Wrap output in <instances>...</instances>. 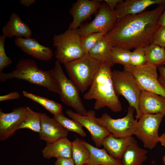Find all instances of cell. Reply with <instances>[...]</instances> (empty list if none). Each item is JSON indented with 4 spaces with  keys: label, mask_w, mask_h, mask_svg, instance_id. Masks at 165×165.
<instances>
[{
    "label": "cell",
    "mask_w": 165,
    "mask_h": 165,
    "mask_svg": "<svg viewBox=\"0 0 165 165\" xmlns=\"http://www.w3.org/2000/svg\"><path fill=\"white\" fill-rule=\"evenodd\" d=\"M147 63L144 47L135 49L131 52L130 57L131 66L138 67L142 66Z\"/></svg>",
    "instance_id": "32"
},
{
    "label": "cell",
    "mask_w": 165,
    "mask_h": 165,
    "mask_svg": "<svg viewBox=\"0 0 165 165\" xmlns=\"http://www.w3.org/2000/svg\"><path fill=\"white\" fill-rule=\"evenodd\" d=\"M53 118L68 131L76 133L83 137L86 136L83 129V126L80 123L74 119H68L63 113L54 116Z\"/></svg>",
    "instance_id": "30"
},
{
    "label": "cell",
    "mask_w": 165,
    "mask_h": 165,
    "mask_svg": "<svg viewBox=\"0 0 165 165\" xmlns=\"http://www.w3.org/2000/svg\"><path fill=\"white\" fill-rule=\"evenodd\" d=\"M113 87L117 95L122 96L136 111V119L138 120L142 115L139 106V101L142 92L135 78L129 71L124 69L112 72Z\"/></svg>",
    "instance_id": "7"
},
{
    "label": "cell",
    "mask_w": 165,
    "mask_h": 165,
    "mask_svg": "<svg viewBox=\"0 0 165 165\" xmlns=\"http://www.w3.org/2000/svg\"><path fill=\"white\" fill-rule=\"evenodd\" d=\"M65 112L68 117L79 122L88 130L91 134L92 139L97 148L102 146L104 139L110 134L95 121L94 117L95 116V113L94 111L88 112V114L86 116L69 109H67Z\"/></svg>",
    "instance_id": "12"
},
{
    "label": "cell",
    "mask_w": 165,
    "mask_h": 165,
    "mask_svg": "<svg viewBox=\"0 0 165 165\" xmlns=\"http://www.w3.org/2000/svg\"><path fill=\"white\" fill-rule=\"evenodd\" d=\"M26 107H20L14 108L10 112L5 113L0 110V140L2 141L13 135L18 130L24 119Z\"/></svg>",
    "instance_id": "13"
},
{
    "label": "cell",
    "mask_w": 165,
    "mask_h": 165,
    "mask_svg": "<svg viewBox=\"0 0 165 165\" xmlns=\"http://www.w3.org/2000/svg\"><path fill=\"white\" fill-rule=\"evenodd\" d=\"M163 165H165V155L164 156L163 158Z\"/></svg>",
    "instance_id": "42"
},
{
    "label": "cell",
    "mask_w": 165,
    "mask_h": 165,
    "mask_svg": "<svg viewBox=\"0 0 165 165\" xmlns=\"http://www.w3.org/2000/svg\"><path fill=\"white\" fill-rule=\"evenodd\" d=\"M157 24L159 27L165 26V6L164 11L159 17Z\"/></svg>",
    "instance_id": "39"
},
{
    "label": "cell",
    "mask_w": 165,
    "mask_h": 165,
    "mask_svg": "<svg viewBox=\"0 0 165 165\" xmlns=\"http://www.w3.org/2000/svg\"><path fill=\"white\" fill-rule=\"evenodd\" d=\"M112 47L104 36L90 50L88 53L91 57L101 62H111V54Z\"/></svg>",
    "instance_id": "26"
},
{
    "label": "cell",
    "mask_w": 165,
    "mask_h": 165,
    "mask_svg": "<svg viewBox=\"0 0 165 165\" xmlns=\"http://www.w3.org/2000/svg\"><path fill=\"white\" fill-rule=\"evenodd\" d=\"M102 62L87 53L80 58L63 64L70 79L83 93L93 83Z\"/></svg>",
    "instance_id": "4"
},
{
    "label": "cell",
    "mask_w": 165,
    "mask_h": 165,
    "mask_svg": "<svg viewBox=\"0 0 165 165\" xmlns=\"http://www.w3.org/2000/svg\"><path fill=\"white\" fill-rule=\"evenodd\" d=\"M164 117L160 114H142L138 121L134 135L143 143L146 148L152 149L159 142L158 131Z\"/></svg>",
    "instance_id": "9"
},
{
    "label": "cell",
    "mask_w": 165,
    "mask_h": 165,
    "mask_svg": "<svg viewBox=\"0 0 165 165\" xmlns=\"http://www.w3.org/2000/svg\"><path fill=\"white\" fill-rule=\"evenodd\" d=\"M147 151L134 141L127 147L121 159L123 165H142L147 159Z\"/></svg>",
    "instance_id": "23"
},
{
    "label": "cell",
    "mask_w": 165,
    "mask_h": 165,
    "mask_svg": "<svg viewBox=\"0 0 165 165\" xmlns=\"http://www.w3.org/2000/svg\"><path fill=\"white\" fill-rule=\"evenodd\" d=\"M43 156L47 159L72 158V142L67 137L61 138L51 143H46L42 150Z\"/></svg>",
    "instance_id": "21"
},
{
    "label": "cell",
    "mask_w": 165,
    "mask_h": 165,
    "mask_svg": "<svg viewBox=\"0 0 165 165\" xmlns=\"http://www.w3.org/2000/svg\"><path fill=\"white\" fill-rule=\"evenodd\" d=\"M121 0H105L104 1L107 4L110 9L114 10L118 4L121 1Z\"/></svg>",
    "instance_id": "38"
},
{
    "label": "cell",
    "mask_w": 165,
    "mask_h": 165,
    "mask_svg": "<svg viewBox=\"0 0 165 165\" xmlns=\"http://www.w3.org/2000/svg\"><path fill=\"white\" fill-rule=\"evenodd\" d=\"M24 96L39 104L54 116L62 113L61 105L56 101L26 91H23Z\"/></svg>",
    "instance_id": "27"
},
{
    "label": "cell",
    "mask_w": 165,
    "mask_h": 165,
    "mask_svg": "<svg viewBox=\"0 0 165 165\" xmlns=\"http://www.w3.org/2000/svg\"><path fill=\"white\" fill-rule=\"evenodd\" d=\"M40 139L47 143H53L67 136L69 131L63 127L54 118H52L44 113H41Z\"/></svg>",
    "instance_id": "14"
},
{
    "label": "cell",
    "mask_w": 165,
    "mask_h": 165,
    "mask_svg": "<svg viewBox=\"0 0 165 165\" xmlns=\"http://www.w3.org/2000/svg\"><path fill=\"white\" fill-rule=\"evenodd\" d=\"M41 123L40 113L35 112L27 107L25 118L18 129H27L39 133L41 129Z\"/></svg>",
    "instance_id": "28"
},
{
    "label": "cell",
    "mask_w": 165,
    "mask_h": 165,
    "mask_svg": "<svg viewBox=\"0 0 165 165\" xmlns=\"http://www.w3.org/2000/svg\"><path fill=\"white\" fill-rule=\"evenodd\" d=\"M94 19L89 24L77 30L82 37L96 32H108L118 20L117 13L111 10L107 5L101 4Z\"/></svg>",
    "instance_id": "11"
},
{
    "label": "cell",
    "mask_w": 165,
    "mask_h": 165,
    "mask_svg": "<svg viewBox=\"0 0 165 165\" xmlns=\"http://www.w3.org/2000/svg\"><path fill=\"white\" fill-rule=\"evenodd\" d=\"M22 80L35 85L46 88L48 90L60 94L59 85L49 72L40 69L35 61L31 59H22L18 62L16 69L9 73L0 72V80Z\"/></svg>",
    "instance_id": "3"
},
{
    "label": "cell",
    "mask_w": 165,
    "mask_h": 165,
    "mask_svg": "<svg viewBox=\"0 0 165 165\" xmlns=\"http://www.w3.org/2000/svg\"><path fill=\"white\" fill-rule=\"evenodd\" d=\"M157 69L159 71L158 81L165 90V66L163 65L159 66Z\"/></svg>",
    "instance_id": "35"
},
{
    "label": "cell",
    "mask_w": 165,
    "mask_h": 165,
    "mask_svg": "<svg viewBox=\"0 0 165 165\" xmlns=\"http://www.w3.org/2000/svg\"><path fill=\"white\" fill-rule=\"evenodd\" d=\"M55 165H75L72 158L57 159Z\"/></svg>",
    "instance_id": "37"
},
{
    "label": "cell",
    "mask_w": 165,
    "mask_h": 165,
    "mask_svg": "<svg viewBox=\"0 0 165 165\" xmlns=\"http://www.w3.org/2000/svg\"><path fill=\"white\" fill-rule=\"evenodd\" d=\"M101 4L97 0H78L70 10L73 18L69 29H76L84 20L99 9Z\"/></svg>",
    "instance_id": "15"
},
{
    "label": "cell",
    "mask_w": 165,
    "mask_h": 165,
    "mask_svg": "<svg viewBox=\"0 0 165 165\" xmlns=\"http://www.w3.org/2000/svg\"><path fill=\"white\" fill-rule=\"evenodd\" d=\"M147 63L158 67L165 62V48L152 43L144 47Z\"/></svg>",
    "instance_id": "25"
},
{
    "label": "cell",
    "mask_w": 165,
    "mask_h": 165,
    "mask_svg": "<svg viewBox=\"0 0 165 165\" xmlns=\"http://www.w3.org/2000/svg\"><path fill=\"white\" fill-rule=\"evenodd\" d=\"M105 32H96L88 34L81 38V45L85 53H88L90 50L104 36Z\"/></svg>",
    "instance_id": "31"
},
{
    "label": "cell",
    "mask_w": 165,
    "mask_h": 165,
    "mask_svg": "<svg viewBox=\"0 0 165 165\" xmlns=\"http://www.w3.org/2000/svg\"><path fill=\"white\" fill-rule=\"evenodd\" d=\"M109 62H102L99 69L88 91L84 95L87 100L95 99L94 108L99 110L107 107L114 112L121 111L122 107L114 90Z\"/></svg>",
    "instance_id": "2"
},
{
    "label": "cell",
    "mask_w": 165,
    "mask_h": 165,
    "mask_svg": "<svg viewBox=\"0 0 165 165\" xmlns=\"http://www.w3.org/2000/svg\"><path fill=\"white\" fill-rule=\"evenodd\" d=\"M135 140L132 136L117 138L110 133L104 139L102 146L111 156L121 160L127 146Z\"/></svg>",
    "instance_id": "20"
},
{
    "label": "cell",
    "mask_w": 165,
    "mask_h": 165,
    "mask_svg": "<svg viewBox=\"0 0 165 165\" xmlns=\"http://www.w3.org/2000/svg\"><path fill=\"white\" fill-rule=\"evenodd\" d=\"M139 108L142 114H160L165 117V97L156 93L142 91Z\"/></svg>",
    "instance_id": "17"
},
{
    "label": "cell",
    "mask_w": 165,
    "mask_h": 165,
    "mask_svg": "<svg viewBox=\"0 0 165 165\" xmlns=\"http://www.w3.org/2000/svg\"><path fill=\"white\" fill-rule=\"evenodd\" d=\"M2 32L3 35L9 38L16 36V38H28L32 35L29 27L15 13L11 14L9 20L3 27Z\"/></svg>",
    "instance_id": "19"
},
{
    "label": "cell",
    "mask_w": 165,
    "mask_h": 165,
    "mask_svg": "<svg viewBox=\"0 0 165 165\" xmlns=\"http://www.w3.org/2000/svg\"><path fill=\"white\" fill-rule=\"evenodd\" d=\"M159 142L165 148V132L160 136Z\"/></svg>",
    "instance_id": "41"
},
{
    "label": "cell",
    "mask_w": 165,
    "mask_h": 165,
    "mask_svg": "<svg viewBox=\"0 0 165 165\" xmlns=\"http://www.w3.org/2000/svg\"><path fill=\"white\" fill-rule=\"evenodd\" d=\"M157 67L146 63L141 66H130L124 69L132 75L142 91L154 93L165 97V90L158 80Z\"/></svg>",
    "instance_id": "10"
},
{
    "label": "cell",
    "mask_w": 165,
    "mask_h": 165,
    "mask_svg": "<svg viewBox=\"0 0 165 165\" xmlns=\"http://www.w3.org/2000/svg\"><path fill=\"white\" fill-rule=\"evenodd\" d=\"M20 97V94L17 92L14 91L0 96V101L17 99Z\"/></svg>",
    "instance_id": "36"
},
{
    "label": "cell",
    "mask_w": 165,
    "mask_h": 165,
    "mask_svg": "<svg viewBox=\"0 0 165 165\" xmlns=\"http://www.w3.org/2000/svg\"><path fill=\"white\" fill-rule=\"evenodd\" d=\"M131 52L130 50L118 47H112L111 54L112 63L119 64L123 66L124 68L130 67V57Z\"/></svg>",
    "instance_id": "29"
},
{
    "label": "cell",
    "mask_w": 165,
    "mask_h": 165,
    "mask_svg": "<svg viewBox=\"0 0 165 165\" xmlns=\"http://www.w3.org/2000/svg\"><path fill=\"white\" fill-rule=\"evenodd\" d=\"M163 65L165 66V62L164 63Z\"/></svg>",
    "instance_id": "43"
},
{
    "label": "cell",
    "mask_w": 165,
    "mask_h": 165,
    "mask_svg": "<svg viewBox=\"0 0 165 165\" xmlns=\"http://www.w3.org/2000/svg\"><path fill=\"white\" fill-rule=\"evenodd\" d=\"M14 43L23 52L38 59L49 61L53 55L50 48L41 45L35 38H16Z\"/></svg>",
    "instance_id": "16"
},
{
    "label": "cell",
    "mask_w": 165,
    "mask_h": 165,
    "mask_svg": "<svg viewBox=\"0 0 165 165\" xmlns=\"http://www.w3.org/2000/svg\"><path fill=\"white\" fill-rule=\"evenodd\" d=\"M134 108L130 106L128 108L127 113L121 118L114 119L106 113L99 118L94 117L95 121L104 127L110 133L117 138H127L132 136L136 127L138 120L134 119Z\"/></svg>",
    "instance_id": "8"
},
{
    "label": "cell",
    "mask_w": 165,
    "mask_h": 165,
    "mask_svg": "<svg viewBox=\"0 0 165 165\" xmlns=\"http://www.w3.org/2000/svg\"><path fill=\"white\" fill-rule=\"evenodd\" d=\"M57 82L60 90V98L66 105L73 108L77 113L87 116L85 108L79 94L80 91L76 85L65 75L59 61L57 60L54 68L48 71Z\"/></svg>",
    "instance_id": "6"
},
{
    "label": "cell",
    "mask_w": 165,
    "mask_h": 165,
    "mask_svg": "<svg viewBox=\"0 0 165 165\" xmlns=\"http://www.w3.org/2000/svg\"><path fill=\"white\" fill-rule=\"evenodd\" d=\"M72 158L75 165H86L90 161L88 148L78 137L72 142Z\"/></svg>",
    "instance_id": "24"
},
{
    "label": "cell",
    "mask_w": 165,
    "mask_h": 165,
    "mask_svg": "<svg viewBox=\"0 0 165 165\" xmlns=\"http://www.w3.org/2000/svg\"><path fill=\"white\" fill-rule=\"evenodd\" d=\"M81 37L77 29H69L55 35L53 38L56 50L55 57L63 64L78 59L85 54L82 48Z\"/></svg>",
    "instance_id": "5"
},
{
    "label": "cell",
    "mask_w": 165,
    "mask_h": 165,
    "mask_svg": "<svg viewBox=\"0 0 165 165\" xmlns=\"http://www.w3.org/2000/svg\"><path fill=\"white\" fill-rule=\"evenodd\" d=\"M165 6L160 5L152 10L124 16L104 37L112 47L129 50L145 47L152 43L159 28L157 22Z\"/></svg>",
    "instance_id": "1"
},
{
    "label": "cell",
    "mask_w": 165,
    "mask_h": 165,
    "mask_svg": "<svg viewBox=\"0 0 165 165\" xmlns=\"http://www.w3.org/2000/svg\"></svg>",
    "instance_id": "44"
},
{
    "label": "cell",
    "mask_w": 165,
    "mask_h": 165,
    "mask_svg": "<svg viewBox=\"0 0 165 165\" xmlns=\"http://www.w3.org/2000/svg\"><path fill=\"white\" fill-rule=\"evenodd\" d=\"M165 4V0H122L116 7L118 20L128 15L141 13L148 7L154 4Z\"/></svg>",
    "instance_id": "18"
},
{
    "label": "cell",
    "mask_w": 165,
    "mask_h": 165,
    "mask_svg": "<svg viewBox=\"0 0 165 165\" xmlns=\"http://www.w3.org/2000/svg\"><path fill=\"white\" fill-rule=\"evenodd\" d=\"M6 37L2 34L0 36V72L12 63L11 59L6 55L5 48V43Z\"/></svg>",
    "instance_id": "33"
},
{
    "label": "cell",
    "mask_w": 165,
    "mask_h": 165,
    "mask_svg": "<svg viewBox=\"0 0 165 165\" xmlns=\"http://www.w3.org/2000/svg\"><path fill=\"white\" fill-rule=\"evenodd\" d=\"M82 140L90 152V161L86 165H123L121 160L113 158L104 148H99Z\"/></svg>",
    "instance_id": "22"
},
{
    "label": "cell",
    "mask_w": 165,
    "mask_h": 165,
    "mask_svg": "<svg viewBox=\"0 0 165 165\" xmlns=\"http://www.w3.org/2000/svg\"><path fill=\"white\" fill-rule=\"evenodd\" d=\"M152 43L165 48V26L159 28L155 34Z\"/></svg>",
    "instance_id": "34"
},
{
    "label": "cell",
    "mask_w": 165,
    "mask_h": 165,
    "mask_svg": "<svg viewBox=\"0 0 165 165\" xmlns=\"http://www.w3.org/2000/svg\"><path fill=\"white\" fill-rule=\"evenodd\" d=\"M19 2L23 5L28 7L30 5L35 3L36 1L35 0H21Z\"/></svg>",
    "instance_id": "40"
}]
</instances>
